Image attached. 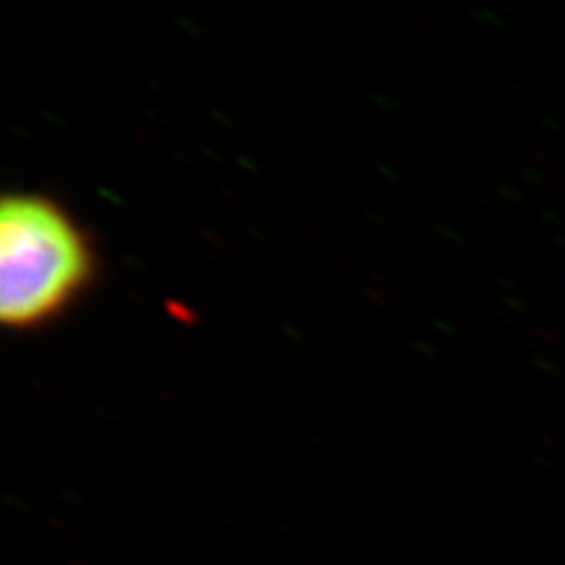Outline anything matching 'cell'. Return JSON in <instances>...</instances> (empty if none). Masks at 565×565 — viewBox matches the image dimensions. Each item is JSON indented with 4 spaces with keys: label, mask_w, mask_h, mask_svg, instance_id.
<instances>
[{
    "label": "cell",
    "mask_w": 565,
    "mask_h": 565,
    "mask_svg": "<svg viewBox=\"0 0 565 565\" xmlns=\"http://www.w3.org/2000/svg\"><path fill=\"white\" fill-rule=\"evenodd\" d=\"M90 236L43 193H10L0 210V318L17 332L52 326L97 278Z\"/></svg>",
    "instance_id": "obj_1"
}]
</instances>
